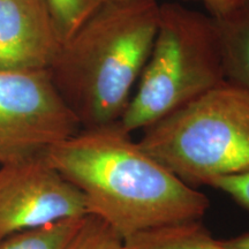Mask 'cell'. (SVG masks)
I'll list each match as a JSON object with an SVG mask.
<instances>
[{
  "instance_id": "cell-8",
  "label": "cell",
  "mask_w": 249,
  "mask_h": 249,
  "mask_svg": "<svg viewBox=\"0 0 249 249\" xmlns=\"http://www.w3.org/2000/svg\"><path fill=\"white\" fill-rule=\"evenodd\" d=\"M214 21L225 80L249 90V0Z\"/></svg>"
},
{
  "instance_id": "cell-7",
  "label": "cell",
  "mask_w": 249,
  "mask_h": 249,
  "mask_svg": "<svg viewBox=\"0 0 249 249\" xmlns=\"http://www.w3.org/2000/svg\"><path fill=\"white\" fill-rule=\"evenodd\" d=\"M61 44L45 0H0V70H49Z\"/></svg>"
},
{
  "instance_id": "cell-12",
  "label": "cell",
  "mask_w": 249,
  "mask_h": 249,
  "mask_svg": "<svg viewBox=\"0 0 249 249\" xmlns=\"http://www.w3.org/2000/svg\"><path fill=\"white\" fill-rule=\"evenodd\" d=\"M64 249H126L124 239L107 222L87 214Z\"/></svg>"
},
{
  "instance_id": "cell-1",
  "label": "cell",
  "mask_w": 249,
  "mask_h": 249,
  "mask_svg": "<svg viewBox=\"0 0 249 249\" xmlns=\"http://www.w3.org/2000/svg\"><path fill=\"white\" fill-rule=\"evenodd\" d=\"M48 161L85 195L89 214L124 239L138 233L200 222L209 208L187 185L133 141L118 123L81 129L44 150Z\"/></svg>"
},
{
  "instance_id": "cell-10",
  "label": "cell",
  "mask_w": 249,
  "mask_h": 249,
  "mask_svg": "<svg viewBox=\"0 0 249 249\" xmlns=\"http://www.w3.org/2000/svg\"><path fill=\"white\" fill-rule=\"evenodd\" d=\"M83 218L64 219L5 236L0 239V249H64Z\"/></svg>"
},
{
  "instance_id": "cell-2",
  "label": "cell",
  "mask_w": 249,
  "mask_h": 249,
  "mask_svg": "<svg viewBox=\"0 0 249 249\" xmlns=\"http://www.w3.org/2000/svg\"><path fill=\"white\" fill-rule=\"evenodd\" d=\"M160 4L107 0L61 44L49 68L81 129L118 123L150 53Z\"/></svg>"
},
{
  "instance_id": "cell-15",
  "label": "cell",
  "mask_w": 249,
  "mask_h": 249,
  "mask_svg": "<svg viewBox=\"0 0 249 249\" xmlns=\"http://www.w3.org/2000/svg\"><path fill=\"white\" fill-rule=\"evenodd\" d=\"M219 241L226 249H249V233Z\"/></svg>"
},
{
  "instance_id": "cell-9",
  "label": "cell",
  "mask_w": 249,
  "mask_h": 249,
  "mask_svg": "<svg viewBox=\"0 0 249 249\" xmlns=\"http://www.w3.org/2000/svg\"><path fill=\"white\" fill-rule=\"evenodd\" d=\"M126 249H226L200 222L160 227L124 239Z\"/></svg>"
},
{
  "instance_id": "cell-14",
  "label": "cell",
  "mask_w": 249,
  "mask_h": 249,
  "mask_svg": "<svg viewBox=\"0 0 249 249\" xmlns=\"http://www.w3.org/2000/svg\"><path fill=\"white\" fill-rule=\"evenodd\" d=\"M188 1L197 2L207 9L209 13L208 15H210L211 18H220L240 7L247 0H188Z\"/></svg>"
},
{
  "instance_id": "cell-4",
  "label": "cell",
  "mask_w": 249,
  "mask_h": 249,
  "mask_svg": "<svg viewBox=\"0 0 249 249\" xmlns=\"http://www.w3.org/2000/svg\"><path fill=\"white\" fill-rule=\"evenodd\" d=\"M216 21L176 2L160 5L156 36L120 126L145 129L224 82Z\"/></svg>"
},
{
  "instance_id": "cell-16",
  "label": "cell",
  "mask_w": 249,
  "mask_h": 249,
  "mask_svg": "<svg viewBox=\"0 0 249 249\" xmlns=\"http://www.w3.org/2000/svg\"><path fill=\"white\" fill-rule=\"evenodd\" d=\"M15 157H21V156L15 155L14 152H12L8 148H6L5 145L0 142V165L9 160H13V158H15Z\"/></svg>"
},
{
  "instance_id": "cell-5",
  "label": "cell",
  "mask_w": 249,
  "mask_h": 249,
  "mask_svg": "<svg viewBox=\"0 0 249 249\" xmlns=\"http://www.w3.org/2000/svg\"><path fill=\"white\" fill-rule=\"evenodd\" d=\"M81 130L49 70H0V142L18 156L44 151Z\"/></svg>"
},
{
  "instance_id": "cell-13",
  "label": "cell",
  "mask_w": 249,
  "mask_h": 249,
  "mask_svg": "<svg viewBox=\"0 0 249 249\" xmlns=\"http://www.w3.org/2000/svg\"><path fill=\"white\" fill-rule=\"evenodd\" d=\"M234 200L239 205L249 211V171L234 176L220 177L210 183Z\"/></svg>"
},
{
  "instance_id": "cell-6",
  "label": "cell",
  "mask_w": 249,
  "mask_h": 249,
  "mask_svg": "<svg viewBox=\"0 0 249 249\" xmlns=\"http://www.w3.org/2000/svg\"><path fill=\"white\" fill-rule=\"evenodd\" d=\"M87 214L85 195L49 163L44 151L0 165V239Z\"/></svg>"
},
{
  "instance_id": "cell-11",
  "label": "cell",
  "mask_w": 249,
  "mask_h": 249,
  "mask_svg": "<svg viewBox=\"0 0 249 249\" xmlns=\"http://www.w3.org/2000/svg\"><path fill=\"white\" fill-rule=\"evenodd\" d=\"M107 0H45L54 26L64 43Z\"/></svg>"
},
{
  "instance_id": "cell-3",
  "label": "cell",
  "mask_w": 249,
  "mask_h": 249,
  "mask_svg": "<svg viewBox=\"0 0 249 249\" xmlns=\"http://www.w3.org/2000/svg\"><path fill=\"white\" fill-rule=\"evenodd\" d=\"M140 145L187 185L249 171V90L224 81L143 129Z\"/></svg>"
}]
</instances>
